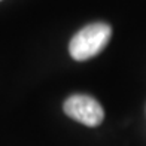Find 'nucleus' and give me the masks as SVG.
I'll return each mask as SVG.
<instances>
[{
	"label": "nucleus",
	"mask_w": 146,
	"mask_h": 146,
	"mask_svg": "<svg viewBox=\"0 0 146 146\" xmlns=\"http://www.w3.org/2000/svg\"><path fill=\"white\" fill-rule=\"evenodd\" d=\"M112 36V29L106 23H92L81 29L72 37L69 52L73 60L85 61L98 55L106 48Z\"/></svg>",
	"instance_id": "obj_1"
},
{
	"label": "nucleus",
	"mask_w": 146,
	"mask_h": 146,
	"mask_svg": "<svg viewBox=\"0 0 146 146\" xmlns=\"http://www.w3.org/2000/svg\"><path fill=\"white\" fill-rule=\"evenodd\" d=\"M64 113L73 121L87 127H97L104 119V109L94 97L87 94H73L63 104Z\"/></svg>",
	"instance_id": "obj_2"
}]
</instances>
